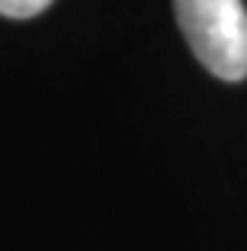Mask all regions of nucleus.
<instances>
[{"label":"nucleus","instance_id":"f03ea898","mask_svg":"<svg viewBox=\"0 0 247 251\" xmlns=\"http://www.w3.org/2000/svg\"><path fill=\"white\" fill-rule=\"evenodd\" d=\"M51 7V0H0V16L7 20H32Z\"/></svg>","mask_w":247,"mask_h":251},{"label":"nucleus","instance_id":"f257e3e1","mask_svg":"<svg viewBox=\"0 0 247 251\" xmlns=\"http://www.w3.org/2000/svg\"><path fill=\"white\" fill-rule=\"evenodd\" d=\"M189 52L222 81L247 77V10L241 0H174Z\"/></svg>","mask_w":247,"mask_h":251}]
</instances>
